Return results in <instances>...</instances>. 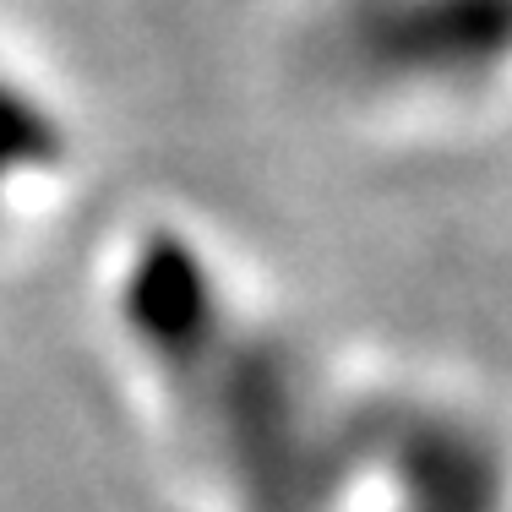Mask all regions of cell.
I'll return each instance as SVG.
<instances>
[{"label":"cell","instance_id":"6da1fadb","mask_svg":"<svg viewBox=\"0 0 512 512\" xmlns=\"http://www.w3.org/2000/svg\"><path fill=\"white\" fill-rule=\"evenodd\" d=\"M322 50L365 99H480L512 66V0H333Z\"/></svg>","mask_w":512,"mask_h":512},{"label":"cell","instance_id":"7a4b0ae2","mask_svg":"<svg viewBox=\"0 0 512 512\" xmlns=\"http://www.w3.org/2000/svg\"><path fill=\"white\" fill-rule=\"evenodd\" d=\"M365 420L349 485L382 512H512V442L485 414L414 398Z\"/></svg>","mask_w":512,"mask_h":512}]
</instances>
